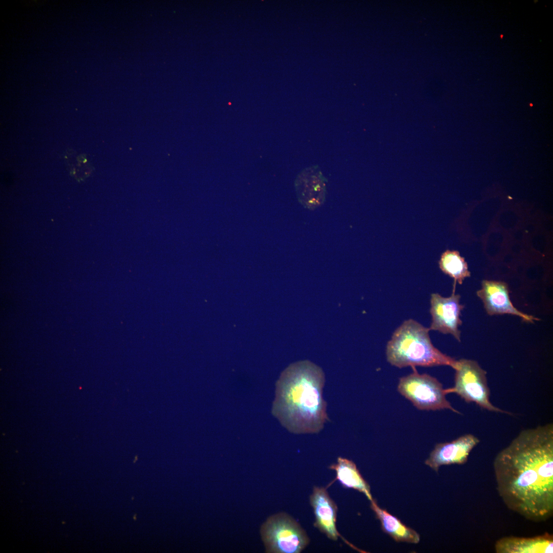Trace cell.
<instances>
[{
    "label": "cell",
    "mask_w": 553,
    "mask_h": 553,
    "mask_svg": "<svg viewBox=\"0 0 553 553\" xmlns=\"http://www.w3.org/2000/svg\"><path fill=\"white\" fill-rule=\"evenodd\" d=\"M498 494L511 511L536 522L553 515V423L521 431L495 457Z\"/></svg>",
    "instance_id": "obj_1"
},
{
    "label": "cell",
    "mask_w": 553,
    "mask_h": 553,
    "mask_svg": "<svg viewBox=\"0 0 553 553\" xmlns=\"http://www.w3.org/2000/svg\"><path fill=\"white\" fill-rule=\"evenodd\" d=\"M325 374L309 360L290 365L276 383L272 413L282 425L295 434L317 433L329 420L323 397Z\"/></svg>",
    "instance_id": "obj_2"
},
{
    "label": "cell",
    "mask_w": 553,
    "mask_h": 553,
    "mask_svg": "<svg viewBox=\"0 0 553 553\" xmlns=\"http://www.w3.org/2000/svg\"><path fill=\"white\" fill-rule=\"evenodd\" d=\"M429 328L409 319L393 332L386 346L387 361L399 368L416 366H448L454 369L455 358L442 353L432 344Z\"/></svg>",
    "instance_id": "obj_3"
},
{
    "label": "cell",
    "mask_w": 553,
    "mask_h": 553,
    "mask_svg": "<svg viewBox=\"0 0 553 553\" xmlns=\"http://www.w3.org/2000/svg\"><path fill=\"white\" fill-rule=\"evenodd\" d=\"M260 535L268 553H300L310 542L300 524L284 512L269 517L261 527Z\"/></svg>",
    "instance_id": "obj_4"
},
{
    "label": "cell",
    "mask_w": 553,
    "mask_h": 553,
    "mask_svg": "<svg viewBox=\"0 0 553 553\" xmlns=\"http://www.w3.org/2000/svg\"><path fill=\"white\" fill-rule=\"evenodd\" d=\"M453 387L445 389L446 394L455 393L467 403L473 402L489 411L511 414L493 405L490 401L486 372L477 361L461 358L457 360Z\"/></svg>",
    "instance_id": "obj_5"
},
{
    "label": "cell",
    "mask_w": 553,
    "mask_h": 553,
    "mask_svg": "<svg viewBox=\"0 0 553 553\" xmlns=\"http://www.w3.org/2000/svg\"><path fill=\"white\" fill-rule=\"evenodd\" d=\"M413 372L401 377L397 386L398 392L420 410L436 411L448 409L461 414L447 400L445 389L435 377Z\"/></svg>",
    "instance_id": "obj_6"
},
{
    "label": "cell",
    "mask_w": 553,
    "mask_h": 553,
    "mask_svg": "<svg viewBox=\"0 0 553 553\" xmlns=\"http://www.w3.org/2000/svg\"><path fill=\"white\" fill-rule=\"evenodd\" d=\"M456 283L449 297H443L435 293L431 295L430 312L432 322L430 329L443 334H450L458 342L461 341L462 324L460 318L464 305L460 304V295L455 293Z\"/></svg>",
    "instance_id": "obj_7"
},
{
    "label": "cell",
    "mask_w": 553,
    "mask_h": 553,
    "mask_svg": "<svg viewBox=\"0 0 553 553\" xmlns=\"http://www.w3.org/2000/svg\"><path fill=\"white\" fill-rule=\"evenodd\" d=\"M479 442L478 437L467 434L450 442L437 443L424 463L437 473L443 465L464 464L471 451Z\"/></svg>",
    "instance_id": "obj_8"
},
{
    "label": "cell",
    "mask_w": 553,
    "mask_h": 553,
    "mask_svg": "<svg viewBox=\"0 0 553 553\" xmlns=\"http://www.w3.org/2000/svg\"><path fill=\"white\" fill-rule=\"evenodd\" d=\"M477 295L489 315L512 314L532 323L539 320L536 317L521 312L513 305L509 297L508 286L504 282L484 280L481 288L477 291Z\"/></svg>",
    "instance_id": "obj_9"
},
{
    "label": "cell",
    "mask_w": 553,
    "mask_h": 553,
    "mask_svg": "<svg viewBox=\"0 0 553 553\" xmlns=\"http://www.w3.org/2000/svg\"><path fill=\"white\" fill-rule=\"evenodd\" d=\"M310 503L315 516L314 526L315 527L330 540L336 541L340 537L352 548L364 552L346 540L338 531L336 528L337 507L325 488L314 486L310 496Z\"/></svg>",
    "instance_id": "obj_10"
},
{
    "label": "cell",
    "mask_w": 553,
    "mask_h": 553,
    "mask_svg": "<svg viewBox=\"0 0 553 553\" xmlns=\"http://www.w3.org/2000/svg\"><path fill=\"white\" fill-rule=\"evenodd\" d=\"M326 179L317 167L304 169L295 180V188L300 202L313 210L321 205L326 196Z\"/></svg>",
    "instance_id": "obj_11"
},
{
    "label": "cell",
    "mask_w": 553,
    "mask_h": 553,
    "mask_svg": "<svg viewBox=\"0 0 553 553\" xmlns=\"http://www.w3.org/2000/svg\"><path fill=\"white\" fill-rule=\"evenodd\" d=\"M496 553H552L553 536L548 533L533 537L508 536L495 544Z\"/></svg>",
    "instance_id": "obj_12"
},
{
    "label": "cell",
    "mask_w": 553,
    "mask_h": 553,
    "mask_svg": "<svg viewBox=\"0 0 553 553\" xmlns=\"http://www.w3.org/2000/svg\"><path fill=\"white\" fill-rule=\"evenodd\" d=\"M370 508L379 520L382 531L395 541L412 544L420 542V535L417 531L406 525L386 509L379 507L374 499L370 501Z\"/></svg>",
    "instance_id": "obj_13"
},
{
    "label": "cell",
    "mask_w": 553,
    "mask_h": 553,
    "mask_svg": "<svg viewBox=\"0 0 553 553\" xmlns=\"http://www.w3.org/2000/svg\"><path fill=\"white\" fill-rule=\"evenodd\" d=\"M329 469L335 471L336 477L329 486L337 480L343 487L363 493L370 501L373 499L370 485L352 461L339 457L337 458V462L331 464Z\"/></svg>",
    "instance_id": "obj_14"
},
{
    "label": "cell",
    "mask_w": 553,
    "mask_h": 553,
    "mask_svg": "<svg viewBox=\"0 0 553 553\" xmlns=\"http://www.w3.org/2000/svg\"><path fill=\"white\" fill-rule=\"evenodd\" d=\"M439 266L441 270L453 278L456 283L461 284L466 278L471 275L466 262L457 251L447 250L443 252Z\"/></svg>",
    "instance_id": "obj_15"
},
{
    "label": "cell",
    "mask_w": 553,
    "mask_h": 553,
    "mask_svg": "<svg viewBox=\"0 0 553 553\" xmlns=\"http://www.w3.org/2000/svg\"><path fill=\"white\" fill-rule=\"evenodd\" d=\"M66 159L71 174L77 180H83L91 173L92 168L84 155H75L72 151L68 152Z\"/></svg>",
    "instance_id": "obj_16"
}]
</instances>
